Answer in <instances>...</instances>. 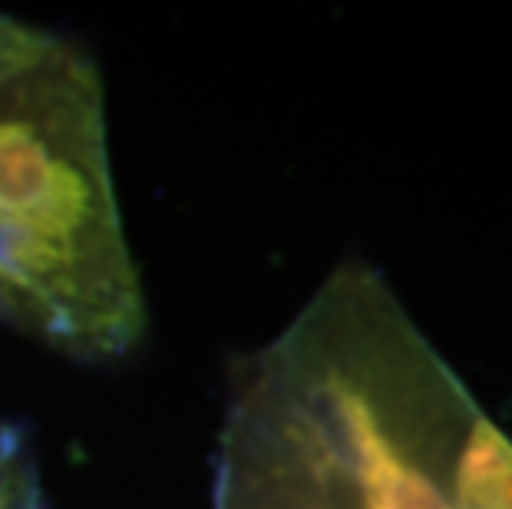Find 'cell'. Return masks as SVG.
<instances>
[{
	"mask_svg": "<svg viewBox=\"0 0 512 509\" xmlns=\"http://www.w3.org/2000/svg\"><path fill=\"white\" fill-rule=\"evenodd\" d=\"M212 509H512V437L351 258L238 367Z\"/></svg>",
	"mask_w": 512,
	"mask_h": 509,
	"instance_id": "1",
	"label": "cell"
},
{
	"mask_svg": "<svg viewBox=\"0 0 512 509\" xmlns=\"http://www.w3.org/2000/svg\"><path fill=\"white\" fill-rule=\"evenodd\" d=\"M50 40V34L24 24V20L0 14V77H7V73H14L17 67L40 57L50 47Z\"/></svg>",
	"mask_w": 512,
	"mask_h": 509,
	"instance_id": "4",
	"label": "cell"
},
{
	"mask_svg": "<svg viewBox=\"0 0 512 509\" xmlns=\"http://www.w3.org/2000/svg\"><path fill=\"white\" fill-rule=\"evenodd\" d=\"M27 447V440L20 437V433L14 430V427H7V424H0V470L7 467L10 460L17 457L20 450Z\"/></svg>",
	"mask_w": 512,
	"mask_h": 509,
	"instance_id": "5",
	"label": "cell"
},
{
	"mask_svg": "<svg viewBox=\"0 0 512 509\" xmlns=\"http://www.w3.org/2000/svg\"><path fill=\"white\" fill-rule=\"evenodd\" d=\"M0 509H43L40 473L30 447L0 470Z\"/></svg>",
	"mask_w": 512,
	"mask_h": 509,
	"instance_id": "3",
	"label": "cell"
},
{
	"mask_svg": "<svg viewBox=\"0 0 512 509\" xmlns=\"http://www.w3.org/2000/svg\"><path fill=\"white\" fill-rule=\"evenodd\" d=\"M0 318L83 361L123 357L146 331L100 70L57 37L0 77Z\"/></svg>",
	"mask_w": 512,
	"mask_h": 509,
	"instance_id": "2",
	"label": "cell"
}]
</instances>
